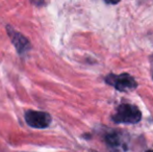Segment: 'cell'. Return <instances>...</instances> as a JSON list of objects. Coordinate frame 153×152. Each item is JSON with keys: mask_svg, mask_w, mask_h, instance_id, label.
<instances>
[{"mask_svg": "<svg viewBox=\"0 0 153 152\" xmlns=\"http://www.w3.org/2000/svg\"><path fill=\"white\" fill-rule=\"evenodd\" d=\"M142 113L137 106L131 104H122L118 108L116 114L113 116V120L117 123L134 124L141 120Z\"/></svg>", "mask_w": 153, "mask_h": 152, "instance_id": "6da1fadb", "label": "cell"}, {"mask_svg": "<svg viewBox=\"0 0 153 152\" xmlns=\"http://www.w3.org/2000/svg\"><path fill=\"white\" fill-rule=\"evenodd\" d=\"M105 80H106V82L108 83V85L115 87L116 89L120 92L133 90L134 87H137V82H135V80L133 79V77L127 73H123L121 75L109 74V75L105 78Z\"/></svg>", "mask_w": 153, "mask_h": 152, "instance_id": "7a4b0ae2", "label": "cell"}, {"mask_svg": "<svg viewBox=\"0 0 153 152\" xmlns=\"http://www.w3.org/2000/svg\"><path fill=\"white\" fill-rule=\"evenodd\" d=\"M25 121L32 128L43 129L50 125L51 116L44 112L38 110H27L25 113Z\"/></svg>", "mask_w": 153, "mask_h": 152, "instance_id": "3957f363", "label": "cell"}, {"mask_svg": "<svg viewBox=\"0 0 153 152\" xmlns=\"http://www.w3.org/2000/svg\"><path fill=\"white\" fill-rule=\"evenodd\" d=\"M6 30H7L10 40H12L13 45L17 49L19 54H24L25 52H27L30 49V43L28 42V40L24 36L21 35L18 31L14 30L10 26H6Z\"/></svg>", "mask_w": 153, "mask_h": 152, "instance_id": "277c9868", "label": "cell"}, {"mask_svg": "<svg viewBox=\"0 0 153 152\" xmlns=\"http://www.w3.org/2000/svg\"><path fill=\"white\" fill-rule=\"evenodd\" d=\"M30 1L34 4V5L39 6V7L45 5V0H30Z\"/></svg>", "mask_w": 153, "mask_h": 152, "instance_id": "5b68a950", "label": "cell"}, {"mask_svg": "<svg viewBox=\"0 0 153 152\" xmlns=\"http://www.w3.org/2000/svg\"><path fill=\"white\" fill-rule=\"evenodd\" d=\"M120 1H121V0H105V2H107V3H111V4H116Z\"/></svg>", "mask_w": 153, "mask_h": 152, "instance_id": "8992f818", "label": "cell"}, {"mask_svg": "<svg viewBox=\"0 0 153 152\" xmlns=\"http://www.w3.org/2000/svg\"><path fill=\"white\" fill-rule=\"evenodd\" d=\"M147 152H153V150H149V151H147Z\"/></svg>", "mask_w": 153, "mask_h": 152, "instance_id": "52a82bcc", "label": "cell"}]
</instances>
